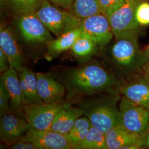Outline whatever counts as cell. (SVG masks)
Returning a JSON list of instances; mask_svg holds the SVG:
<instances>
[{
  "label": "cell",
  "instance_id": "cell-13",
  "mask_svg": "<svg viewBox=\"0 0 149 149\" xmlns=\"http://www.w3.org/2000/svg\"><path fill=\"white\" fill-rule=\"evenodd\" d=\"M119 91L130 101L149 108V80L143 74L124 81L120 85Z\"/></svg>",
  "mask_w": 149,
  "mask_h": 149
},
{
  "label": "cell",
  "instance_id": "cell-20",
  "mask_svg": "<svg viewBox=\"0 0 149 149\" xmlns=\"http://www.w3.org/2000/svg\"><path fill=\"white\" fill-rule=\"evenodd\" d=\"M97 45L90 38L82 34L70 49L76 59L81 63L90 61L96 53Z\"/></svg>",
  "mask_w": 149,
  "mask_h": 149
},
{
  "label": "cell",
  "instance_id": "cell-30",
  "mask_svg": "<svg viewBox=\"0 0 149 149\" xmlns=\"http://www.w3.org/2000/svg\"><path fill=\"white\" fill-rule=\"evenodd\" d=\"M51 3L65 10L71 9L74 0H48Z\"/></svg>",
  "mask_w": 149,
  "mask_h": 149
},
{
  "label": "cell",
  "instance_id": "cell-7",
  "mask_svg": "<svg viewBox=\"0 0 149 149\" xmlns=\"http://www.w3.org/2000/svg\"><path fill=\"white\" fill-rule=\"evenodd\" d=\"M143 1L126 0L119 9L108 18L115 37L138 33L140 26L136 19V11L139 4Z\"/></svg>",
  "mask_w": 149,
  "mask_h": 149
},
{
  "label": "cell",
  "instance_id": "cell-16",
  "mask_svg": "<svg viewBox=\"0 0 149 149\" xmlns=\"http://www.w3.org/2000/svg\"><path fill=\"white\" fill-rule=\"evenodd\" d=\"M1 79L10 94V108L13 112H23L24 104L18 72L15 69L10 68L2 74Z\"/></svg>",
  "mask_w": 149,
  "mask_h": 149
},
{
  "label": "cell",
  "instance_id": "cell-22",
  "mask_svg": "<svg viewBox=\"0 0 149 149\" xmlns=\"http://www.w3.org/2000/svg\"><path fill=\"white\" fill-rule=\"evenodd\" d=\"M70 12L82 20L101 13L98 0H74Z\"/></svg>",
  "mask_w": 149,
  "mask_h": 149
},
{
  "label": "cell",
  "instance_id": "cell-15",
  "mask_svg": "<svg viewBox=\"0 0 149 149\" xmlns=\"http://www.w3.org/2000/svg\"><path fill=\"white\" fill-rule=\"evenodd\" d=\"M82 34L80 27H76L45 43L47 47L46 59L50 61L63 52L70 49L77 39Z\"/></svg>",
  "mask_w": 149,
  "mask_h": 149
},
{
  "label": "cell",
  "instance_id": "cell-11",
  "mask_svg": "<svg viewBox=\"0 0 149 149\" xmlns=\"http://www.w3.org/2000/svg\"><path fill=\"white\" fill-rule=\"evenodd\" d=\"M32 128L27 120L8 113L1 117L0 137L7 146L19 141Z\"/></svg>",
  "mask_w": 149,
  "mask_h": 149
},
{
  "label": "cell",
  "instance_id": "cell-25",
  "mask_svg": "<svg viewBox=\"0 0 149 149\" xmlns=\"http://www.w3.org/2000/svg\"><path fill=\"white\" fill-rule=\"evenodd\" d=\"M126 0H98L101 13L108 18Z\"/></svg>",
  "mask_w": 149,
  "mask_h": 149
},
{
  "label": "cell",
  "instance_id": "cell-4",
  "mask_svg": "<svg viewBox=\"0 0 149 149\" xmlns=\"http://www.w3.org/2000/svg\"><path fill=\"white\" fill-rule=\"evenodd\" d=\"M74 102L65 100L58 103L39 102L24 104L23 113L24 119L38 130H49L57 113L63 108L70 106Z\"/></svg>",
  "mask_w": 149,
  "mask_h": 149
},
{
  "label": "cell",
  "instance_id": "cell-31",
  "mask_svg": "<svg viewBox=\"0 0 149 149\" xmlns=\"http://www.w3.org/2000/svg\"><path fill=\"white\" fill-rule=\"evenodd\" d=\"M141 74L149 80V60H144L142 61Z\"/></svg>",
  "mask_w": 149,
  "mask_h": 149
},
{
  "label": "cell",
  "instance_id": "cell-23",
  "mask_svg": "<svg viewBox=\"0 0 149 149\" xmlns=\"http://www.w3.org/2000/svg\"><path fill=\"white\" fill-rule=\"evenodd\" d=\"M92 125L90 120L85 116L80 117L76 120L66 135L70 140L74 144V149L76 145L85 138Z\"/></svg>",
  "mask_w": 149,
  "mask_h": 149
},
{
  "label": "cell",
  "instance_id": "cell-9",
  "mask_svg": "<svg viewBox=\"0 0 149 149\" xmlns=\"http://www.w3.org/2000/svg\"><path fill=\"white\" fill-rule=\"evenodd\" d=\"M79 27L83 34L90 38L98 46H106L114 36L108 18L101 13L82 19Z\"/></svg>",
  "mask_w": 149,
  "mask_h": 149
},
{
  "label": "cell",
  "instance_id": "cell-33",
  "mask_svg": "<svg viewBox=\"0 0 149 149\" xmlns=\"http://www.w3.org/2000/svg\"><path fill=\"white\" fill-rule=\"evenodd\" d=\"M141 61L144 60H149V45L144 48L141 52Z\"/></svg>",
  "mask_w": 149,
  "mask_h": 149
},
{
  "label": "cell",
  "instance_id": "cell-1",
  "mask_svg": "<svg viewBox=\"0 0 149 149\" xmlns=\"http://www.w3.org/2000/svg\"><path fill=\"white\" fill-rule=\"evenodd\" d=\"M53 74L65 86L66 100L74 102L102 93L117 94L120 85L114 75L91 60Z\"/></svg>",
  "mask_w": 149,
  "mask_h": 149
},
{
  "label": "cell",
  "instance_id": "cell-19",
  "mask_svg": "<svg viewBox=\"0 0 149 149\" xmlns=\"http://www.w3.org/2000/svg\"><path fill=\"white\" fill-rule=\"evenodd\" d=\"M82 116L83 111L79 107H66L57 113L50 129L66 135L76 120Z\"/></svg>",
  "mask_w": 149,
  "mask_h": 149
},
{
  "label": "cell",
  "instance_id": "cell-14",
  "mask_svg": "<svg viewBox=\"0 0 149 149\" xmlns=\"http://www.w3.org/2000/svg\"><path fill=\"white\" fill-rule=\"evenodd\" d=\"M0 49L8 59L10 68L19 71L24 66V58L16 36L10 27H1Z\"/></svg>",
  "mask_w": 149,
  "mask_h": 149
},
{
  "label": "cell",
  "instance_id": "cell-32",
  "mask_svg": "<svg viewBox=\"0 0 149 149\" xmlns=\"http://www.w3.org/2000/svg\"><path fill=\"white\" fill-rule=\"evenodd\" d=\"M141 136L143 148L149 149V126L146 131Z\"/></svg>",
  "mask_w": 149,
  "mask_h": 149
},
{
  "label": "cell",
  "instance_id": "cell-3",
  "mask_svg": "<svg viewBox=\"0 0 149 149\" xmlns=\"http://www.w3.org/2000/svg\"><path fill=\"white\" fill-rule=\"evenodd\" d=\"M36 13L56 37L79 27L82 21L71 12L60 9L58 7L52 5L48 0H43Z\"/></svg>",
  "mask_w": 149,
  "mask_h": 149
},
{
  "label": "cell",
  "instance_id": "cell-2",
  "mask_svg": "<svg viewBox=\"0 0 149 149\" xmlns=\"http://www.w3.org/2000/svg\"><path fill=\"white\" fill-rule=\"evenodd\" d=\"M86 97L79 100V107L83 111V116L87 118L93 127L104 133L122 124L120 112L117 107L122 97L118 93Z\"/></svg>",
  "mask_w": 149,
  "mask_h": 149
},
{
  "label": "cell",
  "instance_id": "cell-21",
  "mask_svg": "<svg viewBox=\"0 0 149 149\" xmlns=\"http://www.w3.org/2000/svg\"><path fill=\"white\" fill-rule=\"evenodd\" d=\"M76 149H108L106 133L92 125L85 138L76 145Z\"/></svg>",
  "mask_w": 149,
  "mask_h": 149
},
{
  "label": "cell",
  "instance_id": "cell-17",
  "mask_svg": "<svg viewBox=\"0 0 149 149\" xmlns=\"http://www.w3.org/2000/svg\"><path fill=\"white\" fill-rule=\"evenodd\" d=\"M17 72L21 87L24 105L42 102L38 92L36 73L24 66Z\"/></svg>",
  "mask_w": 149,
  "mask_h": 149
},
{
  "label": "cell",
  "instance_id": "cell-6",
  "mask_svg": "<svg viewBox=\"0 0 149 149\" xmlns=\"http://www.w3.org/2000/svg\"><path fill=\"white\" fill-rule=\"evenodd\" d=\"M119 108L122 124L129 131L143 135L149 126V108L141 106L122 96Z\"/></svg>",
  "mask_w": 149,
  "mask_h": 149
},
{
  "label": "cell",
  "instance_id": "cell-24",
  "mask_svg": "<svg viewBox=\"0 0 149 149\" xmlns=\"http://www.w3.org/2000/svg\"><path fill=\"white\" fill-rule=\"evenodd\" d=\"M43 0H7V5L16 15L36 12Z\"/></svg>",
  "mask_w": 149,
  "mask_h": 149
},
{
  "label": "cell",
  "instance_id": "cell-18",
  "mask_svg": "<svg viewBox=\"0 0 149 149\" xmlns=\"http://www.w3.org/2000/svg\"><path fill=\"white\" fill-rule=\"evenodd\" d=\"M106 133L108 149H123L129 144L141 141V136L129 131L122 124L111 128Z\"/></svg>",
  "mask_w": 149,
  "mask_h": 149
},
{
  "label": "cell",
  "instance_id": "cell-28",
  "mask_svg": "<svg viewBox=\"0 0 149 149\" xmlns=\"http://www.w3.org/2000/svg\"><path fill=\"white\" fill-rule=\"evenodd\" d=\"M10 148L12 149H38L36 144L26 141H17L12 144Z\"/></svg>",
  "mask_w": 149,
  "mask_h": 149
},
{
  "label": "cell",
  "instance_id": "cell-27",
  "mask_svg": "<svg viewBox=\"0 0 149 149\" xmlns=\"http://www.w3.org/2000/svg\"><path fill=\"white\" fill-rule=\"evenodd\" d=\"M10 104V96L3 82L0 80V116L8 113Z\"/></svg>",
  "mask_w": 149,
  "mask_h": 149
},
{
  "label": "cell",
  "instance_id": "cell-26",
  "mask_svg": "<svg viewBox=\"0 0 149 149\" xmlns=\"http://www.w3.org/2000/svg\"><path fill=\"white\" fill-rule=\"evenodd\" d=\"M136 19L140 26L149 25V2L141 1L136 11Z\"/></svg>",
  "mask_w": 149,
  "mask_h": 149
},
{
  "label": "cell",
  "instance_id": "cell-29",
  "mask_svg": "<svg viewBox=\"0 0 149 149\" xmlns=\"http://www.w3.org/2000/svg\"><path fill=\"white\" fill-rule=\"evenodd\" d=\"M10 68L9 60L3 50L0 49V72L4 73Z\"/></svg>",
  "mask_w": 149,
  "mask_h": 149
},
{
  "label": "cell",
  "instance_id": "cell-5",
  "mask_svg": "<svg viewBox=\"0 0 149 149\" xmlns=\"http://www.w3.org/2000/svg\"><path fill=\"white\" fill-rule=\"evenodd\" d=\"M138 33H132L116 38V40L111 49L112 59L114 63L122 69H131L138 61H141Z\"/></svg>",
  "mask_w": 149,
  "mask_h": 149
},
{
  "label": "cell",
  "instance_id": "cell-8",
  "mask_svg": "<svg viewBox=\"0 0 149 149\" xmlns=\"http://www.w3.org/2000/svg\"><path fill=\"white\" fill-rule=\"evenodd\" d=\"M17 24L22 37L28 43H46L55 39L36 12L18 16Z\"/></svg>",
  "mask_w": 149,
  "mask_h": 149
},
{
  "label": "cell",
  "instance_id": "cell-12",
  "mask_svg": "<svg viewBox=\"0 0 149 149\" xmlns=\"http://www.w3.org/2000/svg\"><path fill=\"white\" fill-rule=\"evenodd\" d=\"M36 75L38 92L42 101L58 103L66 100L65 86L53 74L36 72Z\"/></svg>",
  "mask_w": 149,
  "mask_h": 149
},
{
  "label": "cell",
  "instance_id": "cell-10",
  "mask_svg": "<svg viewBox=\"0 0 149 149\" xmlns=\"http://www.w3.org/2000/svg\"><path fill=\"white\" fill-rule=\"evenodd\" d=\"M19 141L31 142L38 149H74L73 144L66 135L49 130L31 128Z\"/></svg>",
  "mask_w": 149,
  "mask_h": 149
},
{
  "label": "cell",
  "instance_id": "cell-34",
  "mask_svg": "<svg viewBox=\"0 0 149 149\" xmlns=\"http://www.w3.org/2000/svg\"><path fill=\"white\" fill-rule=\"evenodd\" d=\"M1 8H3L5 6L7 5V0H0Z\"/></svg>",
  "mask_w": 149,
  "mask_h": 149
}]
</instances>
